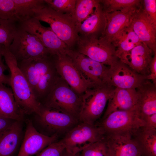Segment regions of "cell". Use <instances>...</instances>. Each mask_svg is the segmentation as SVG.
Listing matches in <instances>:
<instances>
[{"mask_svg": "<svg viewBox=\"0 0 156 156\" xmlns=\"http://www.w3.org/2000/svg\"><path fill=\"white\" fill-rule=\"evenodd\" d=\"M55 63L59 76L79 95L94 84L85 77L66 54L55 55Z\"/></svg>", "mask_w": 156, "mask_h": 156, "instance_id": "cell-12", "label": "cell"}, {"mask_svg": "<svg viewBox=\"0 0 156 156\" xmlns=\"http://www.w3.org/2000/svg\"><path fill=\"white\" fill-rule=\"evenodd\" d=\"M55 55L17 62L19 68L40 103L50 92L60 77L55 67Z\"/></svg>", "mask_w": 156, "mask_h": 156, "instance_id": "cell-1", "label": "cell"}, {"mask_svg": "<svg viewBox=\"0 0 156 156\" xmlns=\"http://www.w3.org/2000/svg\"><path fill=\"white\" fill-rule=\"evenodd\" d=\"M7 66L2 61L0 62V83L10 86V77L5 75L4 72L7 68Z\"/></svg>", "mask_w": 156, "mask_h": 156, "instance_id": "cell-38", "label": "cell"}, {"mask_svg": "<svg viewBox=\"0 0 156 156\" xmlns=\"http://www.w3.org/2000/svg\"><path fill=\"white\" fill-rule=\"evenodd\" d=\"M23 138L17 156H32L38 154L51 144L60 139L57 136H48L39 132L32 120L26 121Z\"/></svg>", "mask_w": 156, "mask_h": 156, "instance_id": "cell-14", "label": "cell"}, {"mask_svg": "<svg viewBox=\"0 0 156 156\" xmlns=\"http://www.w3.org/2000/svg\"><path fill=\"white\" fill-rule=\"evenodd\" d=\"M144 120L136 110H117L108 115L98 124L105 135L110 133H129L133 136L145 125Z\"/></svg>", "mask_w": 156, "mask_h": 156, "instance_id": "cell-8", "label": "cell"}, {"mask_svg": "<svg viewBox=\"0 0 156 156\" xmlns=\"http://www.w3.org/2000/svg\"><path fill=\"white\" fill-rule=\"evenodd\" d=\"M79 153L74 154L68 152L66 149L62 156H80Z\"/></svg>", "mask_w": 156, "mask_h": 156, "instance_id": "cell-40", "label": "cell"}, {"mask_svg": "<svg viewBox=\"0 0 156 156\" xmlns=\"http://www.w3.org/2000/svg\"><path fill=\"white\" fill-rule=\"evenodd\" d=\"M149 69L150 74L146 76V79L156 83V53L154 55L150 63Z\"/></svg>", "mask_w": 156, "mask_h": 156, "instance_id": "cell-36", "label": "cell"}, {"mask_svg": "<svg viewBox=\"0 0 156 156\" xmlns=\"http://www.w3.org/2000/svg\"><path fill=\"white\" fill-rule=\"evenodd\" d=\"M119 60L109 67L103 82L123 89H135L146 79Z\"/></svg>", "mask_w": 156, "mask_h": 156, "instance_id": "cell-13", "label": "cell"}, {"mask_svg": "<svg viewBox=\"0 0 156 156\" xmlns=\"http://www.w3.org/2000/svg\"><path fill=\"white\" fill-rule=\"evenodd\" d=\"M18 22L33 17L35 11L47 5L44 0H13Z\"/></svg>", "mask_w": 156, "mask_h": 156, "instance_id": "cell-27", "label": "cell"}, {"mask_svg": "<svg viewBox=\"0 0 156 156\" xmlns=\"http://www.w3.org/2000/svg\"><path fill=\"white\" fill-rule=\"evenodd\" d=\"M34 115L36 129L39 132L48 136H57L60 139L80 122L70 115L42 105L39 113Z\"/></svg>", "mask_w": 156, "mask_h": 156, "instance_id": "cell-4", "label": "cell"}, {"mask_svg": "<svg viewBox=\"0 0 156 156\" xmlns=\"http://www.w3.org/2000/svg\"><path fill=\"white\" fill-rule=\"evenodd\" d=\"M145 124L143 127L148 130L156 131V113L143 119Z\"/></svg>", "mask_w": 156, "mask_h": 156, "instance_id": "cell-37", "label": "cell"}, {"mask_svg": "<svg viewBox=\"0 0 156 156\" xmlns=\"http://www.w3.org/2000/svg\"><path fill=\"white\" fill-rule=\"evenodd\" d=\"M18 27L37 38L53 55L66 54L67 51L70 49L50 27L43 26L40 21L34 17L18 22Z\"/></svg>", "mask_w": 156, "mask_h": 156, "instance_id": "cell-11", "label": "cell"}, {"mask_svg": "<svg viewBox=\"0 0 156 156\" xmlns=\"http://www.w3.org/2000/svg\"><path fill=\"white\" fill-rule=\"evenodd\" d=\"M143 8L152 20L156 24V0H142Z\"/></svg>", "mask_w": 156, "mask_h": 156, "instance_id": "cell-35", "label": "cell"}, {"mask_svg": "<svg viewBox=\"0 0 156 156\" xmlns=\"http://www.w3.org/2000/svg\"><path fill=\"white\" fill-rule=\"evenodd\" d=\"M79 154L80 156H110L105 138L89 145Z\"/></svg>", "mask_w": 156, "mask_h": 156, "instance_id": "cell-32", "label": "cell"}, {"mask_svg": "<svg viewBox=\"0 0 156 156\" xmlns=\"http://www.w3.org/2000/svg\"><path fill=\"white\" fill-rule=\"evenodd\" d=\"M3 56L10 72V86L17 104L25 115L38 114L42 104L35 96L16 58L5 48L3 50Z\"/></svg>", "mask_w": 156, "mask_h": 156, "instance_id": "cell-2", "label": "cell"}, {"mask_svg": "<svg viewBox=\"0 0 156 156\" xmlns=\"http://www.w3.org/2000/svg\"><path fill=\"white\" fill-rule=\"evenodd\" d=\"M25 115L16 103L12 89L0 83V116L24 122Z\"/></svg>", "mask_w": 156, "mask_h": 156, "instance_id": "cell-24", "label": "cell"}, {"mask_svg": "<svg viewBox=\"0 0 156 156\" xmlns=\"http://www.w3.org/2000/svg\"><path fill=\"white\" fill-rule=\"evenodd\" d=\"M18 22L0 18V45L9 49L18 29Z\"/></svg>", "mask_w": 156, "mask_h": 156, "instance_id": "cell-30", "label": "cell"}, {"mask_svg": "<svg viewBox=\"0 0 156 156\" xmlns=\"http://www.w3.org/2000/svg\"><path fill=\"white\" fill-rule=\"evenodd\" d=\"M130 24L140 41L156 54V24L145 12L142 5L134 11Z\"/></svg>", "mask_w": 156, "mask_h": 156, "instance_id": "cell-15", "label": "cell"}, {"mask_svg": "<svg viewBox=\"0 0 156 156\" xmlns=\"http://www.w3.org/2000/svg\"><path fill=\"white\" fill-rule=\"evenodd\" d=\"M66 150L64 144L60 139L49 145L37 156H62Z\"/></svg>", "mask_w": 156, "mask_h": 156, "instance_id": "cell-33", "label": "cell"}, {"mask_svg": "<svg viewBox=\"0 0 156 156\" xmlns=\"http://www.w3.org/2000/svg\"><path fill=\"white\" fill-rule=\"evenodd\" d=\"M115 88L103 82L94 84L86 89L81 96L83 104L80 121L95 125Z\"/></svg>", "mask_w": 156, "mask_h": 156, "instance_id": "cell-5", "label": "cell"}, {"mask_svg": "<svg viewBox=\"0 0 156 156\" xmlns=\"http://www.w3.org/2000/svg\"><path fill=\"white\" fill-rule=\"evenodd\" d=\"M154 55L148 46L142 42L129 52L122 62L137 73L147 76L150 74L149 66Z\"/></svg>", "mask_w": 156, "mask_h": 156, "instance_id": "cell-19", "label": "cell"}, {"mask_svg": "<svg viewBox=\"0 0 156 156\" xmlns=\"http://www.w3.org/2000/svg\"><path fill=\"white\" fill-rule=\"evenodd\" d=\"M140 156H156V131L139 130L133 136Z\"/></svg>", "mask_w": 156, "mask_h": 156, "instance_id": "cell-26", "label": "cell"}, {"mask_svg": "<svg viewBox=\"0 0 156 156\" xmlns=\"http://www.w3.org/2000/svg\"><path fill=\"white\" fill-rule=\"evenodd\" d=\"M8 49L17 62L53 55L37 38L18 27Z\"/></svg>", "mask_w": 156, "mask_h": 156, "instance_id": "cell-9", "label": "cell"}, {"mask_svg": "<svg viewBox=\"0 0 156 156\" xmlns=\"http://www.w3.org/2000/svg\"><path fill=\"white\" fill-rule=\"evenodd\" d=\"M66 54L87 79L94 84L103 83L109 67L71 49Z\"/></svg>", "mask_w": 156, "mask_h": 156, "instance_id": "cell-16", "label": "cell"}, {"mask_svg": "<svg viewBox=\"0 0 156 156\" xmlns=\"http://www.w3.org/2000/svg\"><path fill=\"white\" fill-rule=\"evenodd\" d=\"M138 94L135 89L116 88L108 102L107 106L102 119L117 110H137Z\"/></svg>", "mask_w": 156, "mask_h": 156, "instance_id": "cell-18", "label": "cell"}, {"mask_svg": "<svg viewBox=\"0 0 156 156\" xmlns=\"http://www.w3.org/2000/svg\"><path fill=\"white\" fill-rule=\"evenodd\" d=\"M40 103L47 108L68 114L80 120L83 104L81 96L60 76Z\"/></svg>", "mask_w": 156, "mask_h": 156, "instance_id": "cell-3", "label": "cell"}, {"mask_svg": "<svg viewBox=\"0 0 156 156\" xmlns=\"http://www.w3.org/2000/svg\"><path fill=\"white\" fill-rule=\"evenodd\" d=\"M136 10L128 12L118 11L104 13L106 20V25L105 30L100 37L111 43L118 34L130 24L131 17Z\"/></svg>", "mask_w": 156, "mask_h": 156, "instance_id": "cell-25", "label": "cell"}, {"mask_svg": "<svg viewBox=\"0 0 156 156\" xmlns=\"http://www.w3.org/2000/svg\"><path fill=\"white\" fill-rule=\"evenodd\" d=\"M47 5L55 11L72 16L73 14L76 0H44Z\"/></svg>", "mask_w": 156, "mask_h": 156, "instance_id": "cell-31", "label": "cell"}, {"mask_svg": "<svg viewBox=\"0 0 156 156\" xmlns=\"http://www.w3.org/2000/svg\"><path fill=\"white\" fill-rule=\"evenodd\" d=\"M5 48L3 46L0 45V62H2V57L3 56V51Z\"/></svg>", "mask_w": 156, "mask_h": 156, "instance_id": "cell-41", "label": "cell"}, {"mask_svg": "<svg viewBox=\"0 0 156 156\" xmlns=\"http://www.w3.org/2000/svg\"><path fill=\"white\" fill-rule=\"evenodd\" d=\"M23 122L16 121L0 133V156H14L21 146L24 135Z\"/></svg>", "mask_w": 156, "mask_h": 156, "instance_id": "cell-21", "label": "cell"}, {"mask_svg": "<svg viewBox=\"0 0 156 156\" xmlns=\"http://www.w3.org/2000/svg\"><path fill=\"white\" fill-rule=\"evenodd\" d=\"M100 3V0H76L72 20L77 27L88 17Z\"/></svg>", "mask_w": 156, "mask_h": 156, "instance_id": "cell-29", "label": "cell"}, {"mask_svg": "<svg viewBox=\"0 0 156 156\" xmlns=\"http://www.w3.org/2000/svg\"><path fill=\"white\" fill-rule=\"evenodd\" d=\"M33 17L49 24L52 31L70 48L77 42L79 35L71 16L57 12L47 5L35 11Z\"/></svg>", "mask_w": 156, "mask_h": 156, "instance_id": "cell-6", "label": "cell"}, {"mask_svg": "<svg viewBox=\"0 0 156 156\" xmlns=\"http://www.w3.org/2000/svg\"><path fill=\"white\" fill-rule=\"evenodd\" d=\"M138 94L137 111L143 120L156 113V83L145 79L136 89Z\"/></svg>", "mask_w": 156, "mask_h": 156, "instance_id": "cell-20", "label": "cell"}, {"mask_svg": "<svg viewBox=\"0 0 156 156\" xmlns=\"http://www.w3.org/2000/svg\"><path fill=\"white\" fill-rule=\"evenodd\" d=\"M105 140L110 156H140L133 136L130 133H107Z\"/></svg>", "mask_w": 156, "mask_h": 156, "instance_id": "cell-17", "label": "cell"}, {"mask_svg": "<svg viewBox=\"0 0 156 156\" xmlns=\"http://www.w3.org/2000/svg\"><path fill=\"white\" fill-rule=\"evenodd\" d=\"M0 18L14 20L18 22L16 15L14 3L13 0H0Z\"/></svg>", "mask_w": 156, "mask_h": 156, "instance_id": "cell-34", "label": "cell"}, {"mask_svg": "<svg viewBox=\"0 0 156 156\" xmlns=\"http://www.w3.org/2000/svg\"><path fill=\"white\" fill-rule=\"evenodd\" d=\"M106 17L100 2L92 13L77 27L81 37L88 38L100 37L104 32Z\"/></svg>", "mask_w": 156, "mask_h": 156, "instance_id": "cell-22", "label": "cell"}, {"mask_svg": "<svg viewBox=\"0 0 156 156\" xmlns=\"http://www.w3.org/2000/svg\"><path fill=\"white\" fill-rule=\"evenodd\" d=\"M16 121L0 116V133L10 127Z\"/></svg>", "mask_w": 156, "mask_h": 156, "instance_id": "cell-39", "label": "cell"}, {"mask_svg": "<svg viewBox=\"0 0 156 156\" xmlns=\"http://www.w3.org/2000/svg\"><path fill=\"white\" fill-rule=\"evenodd\" d=\"M104 13L115 11L128 12L135 10L142 5L140 0H100Z\"/></svg>", "mask_w": 156, "mask_h": 156, "instance_id": "cell-28", "label": "cell"}, {"mask_svg": "<svg viewBox=\"0 0 156 156\" xmlns=\"http://www.w3.org/2000/svg\"><path fill=\"white\" fill-rule=\"evenodd\" d=\"M105 137V133L100 127L80 122L61 139L67 151L76 154L91 144Z\"/></svg>", "mask_w": 156, "mask_h": 156, "instance_id": "cell-7", "label": "cell"}, {"mask_svg": "<svg viewBox=\"0 0 156 156\" xmlns=\"http://www.w3.org/2000/svg\"><path fill=\"white\" fill-rule=\"evenodd\" d=\"M77 43L78 52L106 66H110L119 60L112 43L101 37L88 38L79 36Z\"/></svg>", "mask_w": 156, "mask_h": 156, "instance_id": "cell-10", "label": "cell"}, {"mask_svg": "<svg viewBox=\"0 0 156 156\" xmlns=\"http://www.w3.org/2000/svg\"><path fill=\"white\" fill-rule=\"evenodd\" d=\"M142 42L130 24L123 28L111 41L115 48L117 57L122 62L129 52Z\"/></svg>", "mask_w": 156, "mask_h": 156, "instance_id": "cell-23", "label": "cell"}]
</instances>
